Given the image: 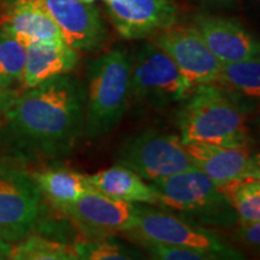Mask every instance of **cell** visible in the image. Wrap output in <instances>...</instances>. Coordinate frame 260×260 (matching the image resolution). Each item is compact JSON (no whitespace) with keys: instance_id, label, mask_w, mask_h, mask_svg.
Segmentation results:
<instances>
[{"instance_id":"obj_12","label":"cell","mask_w":260,"mask_h":260,"mask_svg":"<svg viewBox=\"0 0 260 260\" xmlns=\"http://www.w3.org/2000/svg\"><path fill=\"white\" fill-rule=\"evenodd\" d=\"M59 28L65 44L75 51L94 52L106 41L107 30L99 11L81 0H41Z\"/></svg>"},{"instance_id":"obj_23","label":"cell","mask_w":260,"mask_h":260,"mask_svg":"<svg viewBox=\"0 0 260 260\" xmlns=\"http://www.w3.org/2000/svg\"><path fill=\"white\" fill-rule=\"evenodd\" d=\"M25 57V46L0 30V88L14 89L16 84H22Z\"/></svg>"},{"instance_id":"obj_24","label":"cell","mask_w":260,"mask_h":260,"mask_svg":"<svg viewBox=\"0 0 260 260\" xmlns=\"http://www.w3.org/2000/svg\"><path fill=\"white\" fill-rule=\"evenodd\" d=\"M152 260H212L201 253L181 247L159 245V243L138 241Z\"/></svg>"},{"instance_id":"obj_20","label":"cell","mask_w":260,"mask_h":260,"mask_svg":"<svg viewBox=\"0 0 260 260\" xmlns=\"http://www.w3.org/2000/svg\"><path fill=\"white\" fill-rule=\"evenodd\" d=\"M218 189L242 222H260V178L248 177L220 184Z\"/></svg>"},{"instance_id":"obj_22","label":"cell","mask_w":260,"mask_h":260,"mask_svg":"<svg viewBox=\"0 0 260 260\" xmlns=\"http://www.w3.org/2000/svg\"><path fill=\"white\" fill-rule=\"evenodd\" d=\"M10 260H76L74 246L31 233L12 246Z\"/></svg>"},{"instance_id":"obj_7","label":"cell","mask_w":260,"mask_h":260,"mask_svg":"<svg viewBox=\"0 0 260 260\" xmlns=\"http://www.w3.org/2000/svg\"><path fill=\"white\" fill-rule=\"evenodd\" d=\"M116 160L147 182L195 168L180 135L153 129L126 138L117 149Z\"/></svg>"},{"instance_id":"obj_6","label":"cell","mask_w":260,"mask_h":260,"mask_svg":"<svg viewBox=\"0 0 260 260\" xmlns=\"http://www.w3.org/2000/svg\"><path fill=\"white\" fill-rule=\"evenodd\" d=\"M130 95L140 104L161 109L183 102L193 89L180 70L154 44H144L130 54Z\"/></svg>"},{"instance_id":"obj_26","label":"cell","mask_w":260,"mask_h":260,"mask_svg":"<svg viewBox=\"0 0 260 260\" xmlns=\"http://www.w3.org/2000/svg\"><path fill=\"white\" fill-rule=\"evenodd\" d=\"M16 94H17V92L15 89L0 88V125H2L3 121H4L5 113L8 111L10 104H11Z\"/></svg>"},{"instance_id":"obj_2","label":"cell","mask_w":260,"mask_h":260,"mask_svg":"<svg viewBox=\"0 0 260 260\" xmlns=\"http://www.w3.org/2000/svg\"><path fill=\"white\" fill-rule=\"evenodd\" d=\"M177 115L183 144L248 146L245 109L235 95L214 83L194 87Z\"/></svg>"},{"instance_id":"obj_16","label":"cell","mask_w":260,"mask_h":260,"mask_svg":"<svg viewBox=\"0 0 260 260\" xmlns=\"http://www.w3.org/2000/svg\"><path fill=\"white\" fill-rule=\"evenodd\" d=\"M27 48L22 86L29 89L45 81L69 74L79 63V53L63 44H31Z\"/></svg>"},{"instance_id":"obj_18","label":"cell","mask_w":260,"mask_h":260,"mask_svg":"<svg viewBox=\"0 0 260 260\" xmlns=\"http://www.w3.org/2000/svg\"><path fill=\"white\" fill-rule=\"evenodd\" d=\"M44 198L59 211L92 189L88 176L68 168H48L30 172Z\"/></svg>"},{"instance_id":"obj_29","label":"cell","mask_w":260,"mask_h":260,"mask_svg":"<svg viewBox=\"0 0 260 260\" xmlns=\"http://www.w3.org/2000/svg\"><path fill=\"white\" fill-rule=\"evenodd\" d=\"M81 2L86 3V4H92L94 2H98V0H81Z\"/></svg>"},{"instance_id":"obj_15","label":"cell","mask_w":260,"mask_h":260,"mask_svg":"<svg viewBox=\"0 0 260 260\" xmlns=\"http://www.w3.org/2000/svg\"><path fill=\"white\" fill-rule=\"evenodd\" d=\"M194 28L220 63L259 57V42L246 28L233 19L211 15L194 18Z\"/></svg>"},{"instance_id":"obj_13","label":"cell","mask_w":260,"mask_h":260,"mask_svg":"<svg viewBox=\"0 0 260 260\" xmlns=\"http://www.w3.org/2000/svg\"><path fill=\"white\" fill-rule=\"evenodd\" d=\"M188 157L217 186L242 178H260L259 157L248 146L183 144Z\"/></svg>"},{"instance_id":"obj_25","label":"cell","mask_w":260,"mask_h":260,"mask_svg":"<svg viewBox=\"0 0 260 260\" xmlns=\"http://www.w3.org/2000/svg\"><path fill=\"white\" fill-rule=\"evenodd\" d=\"M237 237L243 245L252 251H259L260 245V222H242L237 220Z\"/></svg>"},{"instance_id":"obj_9","label":"cell","mask_w":260,"mask_h":260,"mask_svg":"<svg viewBox=\"0 0 260 260\" xmlns=\"http://www.w3.org/2000/svg\"><path fill=\"white\" fill-rule=\"evenodd\" d=\"M153 44L170 57L191 88L214 83L220 61L213 56L194 27H174L159 32Z\"/></svg>"},{"instance_id":"obj_3","label":"cell","mask_w":260,"mask_h":260,"mask_svg":"<svg viewBox=\"0 0 260 260\" xmlns=\"http://www.w3.org/2000/svg\"><path fill=\"white\" fill-rule=\"evenodd\" d=\"M130 68V53L121 47L89 63L84 87V138H103L122 121L132 100Z\"/></svg>"},{"instance_id":"obj_14","label":"cell","mask_w":260,"mask_h":260,"mask_svg":"<svg viewBox=\"0 0 260 260\" xmlns=\"http://www.w3.org/2000/svg\"><path fill=\"white\" fill-rule=\"evenodd\" d=\"M0 30L23 46L31 44H63L64 39L41 0H4Z\"/></svg>"},{"instance_id":"obj_19","label":"cell","mask_w":260,"mask_h":260,"mask_svg":"<svg viewBox=\"0 0 260 260\" xmlns=\"http://www.w3.org/2000/svg\"><path fill=\"white\" fill-rule=\"evenodd\" d=\"M218 82L223 89L233 95L258 100L260 96V60L252 59L220 63Z\"/></svg>"},{"instance_id":"obj_11","label":"cell","mask_w":260,"mask_h":260,"mask_svg":"<svg viewBox=\"0 0 260 260\" xmlns=\"http://www.w3.org/2000/svg\"><path fill=\"white\" fill-rule=\"evenodd\" d=\"M117 32L124 39H142L177 24L178 8L172 0H106Z\"/></svg>"},{"instance_id":"obj_27","label":"cell","mask_w":260,"mask_h":260,"mask_svg":"<svg viewBox=\"0 0 260 260\" xmlns=\"http://www.w3.org/2000/svg\"><path fill=\"white\" fill-rule=\"evenodd\" d=\"M12 243H10L0 232V260H10L12 252Z\"/></svg>"},{"instance_id":"obj_8","label":"cell","mask_w":260,"mask_h":260,"mask_svg":"<svg viewBox=\"0 0 260 260\" xmlns=\"http://www.w3.org/2000/svg\"><path fill=\"white\" fill-rule=\"evenodd\" d=\"M44 212V198L30 172L0 160V232L15 245L34 233Z\"/></svg>"},{"instance_id":"obj_17","label":"cell","mask_w":260,"mask_h":260,"mask_svg":"<svg viewBox=\"0 0 260 260\" xmlns=\"http://www.w3.org/2000/svg\"><path fill=\"white\" fill-rule=\"evenodd\" d=\"M88 182L92 189L111 199L135 205H159L158 194L151 183L119 164L89 175Z\"/></svg>"},{"instance_id":"obj_4","label":"cell","mask_w":260,"mask_h":260,"mask_svg":"<svg viewBox=\"0 0 260 260\" xmlns=\"http://www.w3.org/2000/svg\"><path fill=\"white\" fill-rule=\"evenodd\" d=\"M159 205L181 213V218L197 224L229 228L237 216L214 182L199 169L178 172L151 182Z\"/></svg>"},{"instance_id":"obj_28","label":"cell","mask_w":260,"mask_h":260,"mask_svg":"<svg viewBox=\"0 0 260 260\" xmlns=\"http://www.w3.org/2000/svg\"><path fill=\"white\" fill-rule=\"evenodd\" d=\"M197 2L204 3V4L209 5H230L235 0H197Z\"/></svg>"},{"instance_id":"obj_21","label":"cell","mask_w":260,"mask_h":260,"mask_svg":"<svg viewBox=\"0 0 260 260\" xmlns=\"http://www.w3.org/2000/svg\"><path fill=\"white\" fill-rule=\"evenodd\" d=\"M76 260H152L136 247L113 235L83 239L74 245Z\"/></svg>"},{"instance_id":"obj_1","label":"cell","mask_w":260,"mask_h":260,"mask_svg":"<svg viewBox=\"0 0 260 260\" xmlns=\"http://www.w3.org/2000/svg\"><path fill=\"white\" fill-rule=\"evenodd\" d=\"M83 84L69 74L16 94L0 125V140L22 159L70 154L84 136Z\"/></svg>"},{"instance_id":"obj_5","label":"cell","mask_w":260,"mask_h":260,"mask_svg":"<svg viewBox=\"0 0 260 260\" xmlns=\"http://www.w3.org/2000/svg\"><path fill=\"white\" fill-rule=\"evenodd\" d=\"M125 233L136 242L181 247L212 260H248L213 230L147 205L139 207L134 225Z\"/></svg>"},{"instance_id":"obj_10","label":"cell","mask_w":260,"mask_h":260,"mask_svg":"<svg viewBox=\"0 0 260 260\" xmlns=\"http://www.w3.org/2000/svg\"><path fill=\"white\" fill-rule=\"evenodd\" d=\"M139 207V205L111 199L90 189L59 212L73 219L86 239H94L128 232L134 225Z\"/></svg>"}]
</instances>
